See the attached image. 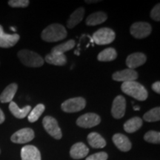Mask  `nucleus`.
I'll list each match as a JSON object with an SVG mask.
<instances>
[{
    "instance_id": "obj_1",
    "label": "nucleus",
    "mask_w": 160,
    "mask_h": 160,
    "mask_svg": "<svg viewBox=\"0 0 160 160\" xmlns=\"http://www.w3.org/2000/svg\"><path fill=\"white\" fill-rule=\"evenodd\" d=\"M41 37L44 41L55 42L65 39L67 37V31L65 28L60 24H51L43 30Z\"/></svg>"
},
{
    "instance_id": "obj_2",
    "label": "nucleus",
    "mask_w": 160,
    "mask_h": 160,
    "mask_svg": "<svg viewBox=\"0 0 160 160\" xmlns=\"http://www.w3.org/2000/svg\"><path fill=\"white\" fill-rule=\"evenodd\" d=\"M121 90L124 93L139 101H145L148 97V93L145 88L136 81L123 82L122 84Z\"/></svg>"
},
{
    "instance_id": "obj_3",
    "label": "nucleus",
    "mask_w": 160,
    "mask_h": 160,
    "mask_svg": "<svg viewBox=\"0 0 160 160\" xmlns=\"http://www.w3.org/2000/svg\"><path fill=\"white\" fill-rule=\"evenodd\" d=\"M18 57L24 65L30 68H39L44 64V59L36 52L29 50H21L18 53Z\"/></svg>"
},
{
    "instance_id": "obj_4",
    "label": "nucleus",
    "mask_w": 160,
    "mask_h": 160,
    "mask_svg": "<svg viewBox=\"0 0 160 160\" xmlns=\"http://www.w3.org/2000/svg\"><path fill=\"white\" fill-rule=\"evenodd\" d=\"M116 33L109 28H102L95 32L93 35V42L99 45H105L114 41Z\"/></svg>"
},
{
    "instance_id": "obj_5",
    "label": "nucleus",
    "mask_w": 160,
    "mask_h": 160,
    "mask_svg": "<svg viewBox=\"0 0 160 160\" xmlns=\"http://www.w3.org/2000/svg\"><path fill=\"white\" fill-rule=\"evenodd\" d=\"M86 101L82 97H74L62 102L61 108L65 113H76L82 111L85 108Z\"/></svg>"
},
{
    "instance_id": "obj_6",
    "label": "nucleus",
    "mask_w": 160,
    "mask_h": 160,
    "mask_svg": "<svg viewBox=\"0 0 160 160\" xmlns=\"http://www.w3.org/2000/svg\"><path fill=\"white\" fill-rule=\"evenodd\" d=\"M42 125L47 133L55 139H60L62 137L61 128L55 118L46 116L42 120Z\"/></svg>"
},
{
    "instance_id": "obj_7",
    "label": "nucleus",
    "mask_w": 160,
    "mask_h": 160,
    "mask_svg": "<svg viewBox=\"0 0 160 160\" xmlns=\"http://www.w3.org/2000/svg\"><path fill=\"white\" fill-rule=\"evenodd\" d=\"M131 34L136 39H144V38L148 37L151 33L152 28L151 25L148 22H138L133 23L131 25Z\"/></svg>"
},
{
    "instance_id": "obj_8",
    "label": "nucleus",
    "mask_w": 160,
    "mask_h": 160,
    "mask_svg": "<svg viewBox=\"0 0 160 160\" xmlns=\"http://www.w3.org/2000/svg\"><path fill=\"white\" fill-rule=\"evenodd\" d=\"M101 122V118L99 115L93 113H88L78 118L77 124L80 128H91L95 127Z\"/></svg>"
},
{
    "instance_id": "obj_9",
    "label": "nucleus",
    "mask_w": 160,
    "mask_h": 160,
    "mask_svg": "<svg viewBox=\"0 0 160 160\" xmlns=\"http://www.w3.org/2000/svg\"><path fill=\"white\" fill-rule=\"evenodd\" d=\"M34 131L29 128H25L15 132L11 136V140L13 143L25 144L33 140L34 139Z\"/></svg>"
},
{
    "instance_id": "obj_10",
    "label": "nucleus",
    "mask_w": 160,
    "mask_h": 160,
    "mask_svg": "<svg viewBox=\"0 0 160 160\" xmlns=\"http://www.w3.org/2000/svg\"><path fill=\"white\" fill-rule=\"evenodd\" d=\"M126 110V100L122 96H117L113 102L111 114L115 119H121L125 116Z\"/></svg>"
},
{
    "instance_id": "obj_11",
    "label": "nucleus",
    "mask_w": 160,
    "mask_h": 160,
    "mask_svg": "<svg viewBox=\"0 0 160 160\" xmlns=\"http://www.w3.org/2000/svg\"><path fill=\"white\" fill-rule=\"evenodd\" d=\"M20 37L17 33L8 34L4 32L2 26L0 25V48H9L13 47L18 42Z\"/></svg>"
},
{
    "instance_id": "obj_12",
    "label": "nucleus",
    "mask_w": 160,
    "mask_h": 160,
    "mask_svg": "<svg viewBox=\"0 0 160 160\" xmlns=\"http://www.w3.org/2000/svg\"><path fill=\"white\" fill-rule=\"evenodd\" d=\"M139 77L138 73L135 70L127 68L122 70L121 71L115 72L113 75L112 78L113 80L117 82H132L137 80Z\"/></svg>"
},
{
    "instance_id": "obj_13",
    "label": "nucleus",
    "mask_w": 160,
    "mask_h": 160,
    "mask_svg": "<svg viewBox=\"0 0 160 160\" xmlns=\"http://www.w3.org/2000/svg\"><path fill=\"white\" fill-rule=\"evenodd\" d=\"M147 61V57L142 53L137 52L129 55L126 59V65L130 69L134 70L139 66L144 65Z\"/></svg>"
},
{
    "instance_id": "obj_14",
    "label": "nucleus",
    "mask_w": 160,
    "mask_h": 160,
    "mask_svg": "<svg viewBox=\"0 0 160 160\" xmlns=\"http://www.w3.org/2000/svg\"><path fill=\"white\" fill-rule=\"evenodd\" d=\"M22 160H41V153L34 145H25L21 150Z\"/></svg>"
},
{
    "instance_id": "obj_15",
    "label": "nucleus",
    "mask_w": 160,
    "mask_h": 160,
    "mask_svg": "<svg viewBox=\"0 0 160 160\" xmlns=\"http://www.w3.org/2000/svg\"><path fill=\"white\" fill-rule=\"evenodd\" d=\"M113 142L121 151L127 152L131 149L132 145L128 138L122 133H116L113 137Z\"/></svg>"
},
{
    "instance_id": "obj_16",
    "label": "nucleus",
    "mask_w": 160,
    "mask_h": 160,
    "mask_svg": "<svg viewBox=\"0 0 160 160\" xmlns=\"http://www.w3.org/2000/svg\"><path fill=\"white\" fill-rule=\"evenodd\" d=\"M89 148L82 142H77L71 147L70 155L74 159H80L88 154Z\"/></svg>"
},
{
    "instance_id": "obj_17",
    "label": "nucleus",
    "mask_w": 160,
    "mask_h": 160,
    "mask_svg": "<svg viewBox=\"0 0 160 160\" xmlns=\"http://www.w3.org/2000/svg\"><path fill=\"white\" fill-rule=\"evenodd\" d=\"M17 89L18 85L16 83H12L8 85L0 95V102L2 103L11 102L17 93Z\"/></svg>"
},
{
    "instance_id": "obj_18",
    "label": "nucleus",
    "mask_w": 160,
    "mask_h": 160,
    "mask_svg": "<svg viewBox=\"0 0 160 160\" xmlns=\"http://www.w3.org/2000/svg\"><path fill=\"white\" fill-rule=\"evenodd\" d=\"M9 110L11 113L17 119H24L29 114L31 111V106L27 105L23 108H19L14 102H11L9 105Z\"/></svg>"
},
{
    "instance_id": "obj_19",
    "label": "nucleus",
    "mask_w": 160,
    "mask_h": 160,
    "mask_svg": "<svg viewBox=\"0 0 160 160\" xmlns=\"http://www.w3.org/2000/svg\"><path fill=\"white\" fill-rule=\"evenodd\" d=\"M108 19V15L102 11H98L91 13L87 17L85 24L88 26H95L105 22Z\"/></svg>"
},
{
    "instance_id": "obj_20",
    "label": "nucleus",
    "mask_w": 160,
    "mask_h": 160,
    "mask_svg": "<svg viewBox=\"0 0 160 160\" xmlns=\"http://www.w3.org/2000/svg\"><path fill=\"white\" fill-rule=\"evenodd\" d=\"M85 15V9L83 8H79L71 15L67 22V27L70 29L73 28L78 24L82 21Z\"/></svg>"
},
{
    "instance_id": "obj_21",
    "label": "nucleus",
    "mask_w": 160,
    "mask_h": 160,
    "mask_svg": "<svg viewBox=\"0 0 160 160\" xmlns=\"http://www.w3.org/2000/svg\"><path fill=\"white\" fill-rule=\"evenodd\" d=\"M142 124L143 122L141 118L138 117L131 118L124 124V130L128 133H134V132L137 131L138 130L141 128Z\"/></svg>"
},
{
    "instance_id": "obj_22",
    "label": "nucleus",
    "mask_w": 160,
    "mask_h": 160,
    "mask_svg": "<svg viewBox=\"0 0 160 160\" xmlns=\"http://www.w3.org/2000/svg\"><path fill=\"white\" fill-rule=\"evenodd\" d=\"M88 142L93 148H103L106 146V142L99 133L92 132L88 136Z\"/></svg>"
},
{
    "instance_id": "obj_23",
    "label": "nucleus",
    "mask_w": 160,
    "mask_h": 160,
    "mask_svg": "<svg viewBox=\"0 0 160 160\" xmlns=\"http://www.w3.org/2000/svg\"><path fill=\"white\" fill-rule=\"evenodd\" d=\"M45 62L50 65L62 66L67 63V57L65 54L51 53L45 57Z\"/></svg>"
},
{
    "instance_id": "obj_24",
    "label": "nucleus",
    "mask_w": 160,
    "mask_h": 160,
    "mask_svg": "<svg viewBox=\"0 0 160 160\" xmlns=\"http://www.w3.org/2000/svg\"><path fill=\"white\" fill-rule=\"evenodd\" d=\"M117 51L113 48H108L101 51L97 56V59L99 62H111L117 59Z\"/></svg>"
},
{
    "instance_id": "obj_25",
    "label": "nucleus",
    "mask_w": 160,
    "mask_h": 160,
    "mask_svg": "<svg viewBox=\"0 0 160 160\" xmlns=\"http://www.w3.org/2000/svg\"><path fill=\"white\" fill-rule=\"evenodd\" d=\"M75 46V41L73 39L68 40L66 42L60 44L59 45L55 46L52 48L51 53H58V54H64L65 52L71 51Z\"/></svg>"
},
{
    "instance_id": "obj_26",
    "label": "nucleus",
    "mask_w": 160,
    "mask_h": 160,
    "mask_svg": "<svg viewBox=\"0 0 160 160\" xmlns=\"http://www.w3.org/2000/svg\"><path fill=\"white\" fill-rule=\"evenodd\" d=\"M45 110V106L43 104H39L37 105L33 110H31V111L30 112L29 114L28 115V119L30 122H37L39 118L41 117V115L42 114L43 112Z\"/></svg>"
},
{
    "instance_id": "obj_27",
    "label": "nucleus",
    "mask_w": 160,
    "mask_h": 160,
    "mask_svg": "<svg viewBox=\"0 0 160 160\" xmlns=\"http://www.w3.org/2000/svg\"><path fill=\"white\" fill-rule=\"evenodd\" d=\"M143 119L148 122H153L160 120V108L157 107L150 110L143 116Z\"/></svg>"
},
{
    "instance_id": "obj_28",
    "label": "nucleus",
    "mask_w": 160,
    "mask_h": 160,
    "mask_svg": "<svg viewBox=\"0 0 160 160\" xmlns=\"http://www.w3.org/2000/svg\"><path fill=\"white\" fill-rule=\"evenodd\" d=\"M144 139L149 143L159 144L160 142V133L155 131H150L144 136Z\"/></svg>"
},
{
    "instance_id": "obj_29",
    "label": "nucleus",
    "mask_w": 160,
    "mask_h": 160,
    "mask_svg": "<svg viewBox=\"0 0 160 160\" xmlns=\"http://www.w3.org/2000/svg\"><path fill=\"white\" fill-rule=\"evenodd\" d=\"M8 5L12 8H26L29 5L28 0H10Z\"/></svg>"
},
{
    "instance_id": "obj_30",
    "label": "nucleus",
    "mask_w": 160,
    "mask_h": 160,
    "mask_svg": "<svg viewBox=\"0 0 160 160\" xmlns=\"http://www.w3.org/2000/svg\"><path fill=\"white\" fill-rule=\"evenodd\" d=\"M108 155L105 152H99V153L92 154L90 157L86 158L85 160H107Z\"/></svg>"
},
{
    "instance_id": "obj_31",
    "label": "nucleus",
    "mask_w": 160,
    "mask_h": 160,
    "mask_svg": "<svg viewBox=\"0 0 160 160\" xmlns=\"http://www.w3.org/2000/svg\"><path fill=\"white\" fill-rule=\"evenodd\" d=\"M151 17L156 22H159L160 20V5L157 4L154 6L151 12Z\"/></svg>"
},
{
    "instance_id": "obj_32",
    "label": "nucleus",
    "mask_w": 160,
    "mask_h": 160,
    "mask_svg": "<svg viewBox=\"0 0 160 160\" xmlns=\"http://www.w3.org/2000/svg\"><path fill=\"white\" fill-rule=\"evenodd\" d=\"M152 89L156 93H157L158 94L160 93V82L159 81L156 82L152 85Z\"/></svg>"
},
{
    "instance_id": "obj_33",
    "label": "nucleus",
    "mask_w": 160,
    "mask_h": 160,
    "mask_svg": "<svg viewBox=\"0 0 160 160\" xmlns=\"http://www.w3.org/2000/svg\"><path fill=\"white\" fill-rule=\"evenodd\" d=\"M5 114H4L3 111H2L1 108H0V125H1V124H2L4 122H5Z\"/></svg>"
},
{
    "instance_id": "obj_34",
    "label": "nucleus",
    "mask_w": 160,
    "mask_h": 160,
    "mask_svg": "<svg viewBox=\"0 0 160 160\" xmlns=\"http://www.w3.org/2000/svg\"><path fill=\"white\" fill-rule=\"evenodd\" d=\"M99 0H91V1H88V0H87V1H85L86 3H97V2H99Z\"/></svg>"
},
{
    "instance_id": "obj_35",
    "label": "nucleus",
    "mask_w": 160,
    "mask_h": 160,
    "mask_svg": "<svg viewBox=\"0 0 160 160\" xmlns=\"http://www.w3.org/2000/svg\"><path fill=\"white\" fill-rule=\"evenodd\" d=\"M133 109H134L135 111H139V110L140 109V108L139 107V106H134V107H133Z\"/></svg>"
},
{
    "instance_id": "obj_36",
    "label": "nucleus",
    "mask_w": 160,
    "mask_h": 160,
    "mask_svg": "<svg viewBox=\"0 0 160 160\" xmlns=\"http://www.w3.org/2000/svg\"><path fill=\"white\" fill-rule=\"evenodd\" d=\"M11 29L12 30V31H16V29H15V28H11Z\"/></svg>"
},
{
    "instance_id": "obj_37",
    "label": "nucleus",
    "mask_w": 160,
    "mask_h": 160,
    "mask_svg": "<svg viewBox=\"0 0 160 160\" xmlns=\"http://www.w3.org/2000/svg\"><path fill=\"white\" fill-rule=\"evenodd\" d=\"M0 153H1V150H0Z\"/></svg>"
}]
</instances>
